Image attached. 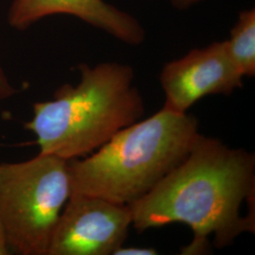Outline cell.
Wrapping results in <instances>:
<instances>
[{
    "instance_id": "obj_1",
    "label": "cell",
    "mask_w": 255,
    "mask_h": 255,
    "mask_svg": "<svg viewBox=\"0 0 255 255\" xmlns=\"http://www.w3.org/2000/svg\"><path fill=\"white\" fill-rule=\"evenodd\" d=\"M255 198V155L200 134L182 164L144 197L128 205L138 232L171 223L193 231L183 255H202L214 237L218 249L243 233L255 234V211L242 217V203Z\"/></svg>"
},
{
    "instance_id": "obj_3",
    "label": "cell",
    "mask_w": 255,
    "mask_h": 255,
    "mask_svg": "<svg viewBox=\"0 0 255 255\" xmlns=\"http://www.w3.org/2000/svg\"><path fill=\"white\" fill-rule=\"evenodd\" d=\"M200 134L194 116L163 108L84 159L68 161L72 194L129 205L182 164Z\"/></svg>"
},
{
    "instance_id": "obj_12",
    "label": "cell",
    "mask_w": 255,
    "mask_h": 255,
    "mask_svg": "<svg viewBox=\"0 0 255 255\" xmlns=\"http://www.w3.org/2000/svg\"><path fill=\"white\" fill-rule=\"evenodd\" d=\"M176 9H186L198 4L201 0H169Z\"/></svg>"
},
{
    "instance_id": "obj_10",
    "label": "cell",
    "mask_w": 255,
    "mask_h": 255,
    "mask_svg": "<svg viewBox=\"0 0 255 255\" xmlns=\"http://www.w3.org/2000/svg\"><path fill=\"white\" fill-rule=\"evenodd\" d=\"M158 255L157 251L151 248H134L120 247L113 255Z\"/></svg>"
},
{
    "instance_id": "obj_6",
    "label": "cell",
    "mask_w": 255,
    "mask_h": 255,
    "mask_svg": "<svg viewBox=\"0 0 255 255\" xmlns=\"http://www.w3.org/2000/svg\"><path fill=\"white\" fill-rule=\"evenodd\" d=\"M243 78L225 41L192 49L181 59L166 63L161 71L160 83L165 96L163 108L184 114L204 97L229 96L242 88Z\"/></svg>"
},
{
    "instance_id": "obj_11",
    "label": "cell",
    "mask_w": 255,
    "mask_h": 255,
    "mask_svg": "<svg viewBox=\"0 0 255 255\" xmlns=\"http://www.w3.org/2000/svg\"><path fill=\"white\" fill-rule=\"evenodd\" d=\"M10 249H9L5 231L3 229V226L0 222V255H8L10 254Z\"/></svg>"
},
{
    "instance_id": "obj_7",
    "label": "cell",
    "mask_w": 255,
    "mask_h": 255,
    "mask_svg": "<svg viewBox=\"0 0 255 255\" xmlns=\"http://www.w3.org/2000/svg\"><path fill=\"white\" fill-rule=\"evenodd\" d=\"M54 14L75 16L130 46L142 44L146 38L145 29L136 19L104 0H12L8 24L17 30H26Z\"/></svg>"
},
{
    "instance_id": "obj_4",
    "label": "cell",
    "mask_w": 255,
    "mask_h": 255,
    "mask_svg": "<svg viewBox=\"0 0 255 255\" xmlns=\"http://www.w3.org/2000/svg\"><path fill=\"white\" fill-rule=\"evenodd\" d=\"M72 194L68 161L39 154L0 164V222L10 251L46 255L65 203Z\"/></svg>"
},
{
    "instance_id": "obj_9",
    "label": "cell",
    "mask_w": 255,
    "mask_h": 255,
    "mask_svg": "<svg viewBox=\"0 0 255 255\" xmlns=\"http://www.w3.org/2000/svg\"><path fill=\"white\" fill-rule=\"evenodd\" d=\"M16 93H17V90L10 83L7 75L5 74L4 70L0 66V103L3 101H8Z\"/></svg>"
},
{
    "instance_id": "obj_2",
    "label": "cell",
    "mask_w": 255,
    "mask_h": 255,
    "mask_svg": "<svg viewBox=\"0 0 255 255\" xmlns=\"http://www.w3.org/2000/svg\"><path fill=\"white\" fill-rule=\"evenodd\" d=\"M78 68L76 86L65 83L52 100L33 104L25 128L36 136L39 153L66 161L86 157L145 113L131 66L113 62Z\"/></svg>"
},
{
    "instance_id": "obj_8",
    "label": "cell",
    "mask_w": 255,
    "mask_h": 255,
    "mask_svg": "<svg viewBox=\"0 0 255 255\" xmlns=\"http://www.w3.org/2000/svg\"><path fill=\"white\" fill-rule=\"evenodd\" d=\"M229 55L243 77L255 75V9H245L225 41Z\"/></svg>"
},
{
    "instance_id": "obj_5",
    "label": "cell",
    "mask_w": 255,
    "mask_h": 255,
    "mask_svg": "<svg viewBox=\"0 0 255 255\" xmlns=\"http://www.w3.org/2000/svg\"><path fill=\"white\" fill-rule=\"evenodd\" d=\"M132 225L128 205L72 194L62 211L46 255H113Z\"/></svg>"
}]
</instances>
